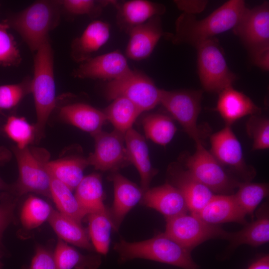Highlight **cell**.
Instances as JSON below:
<instances>
[{
  "label": "cell",
  "instance_id": "e0dca14e",
  "mask_svg": "<svg viewBox=\"0 0 269 269\" xmlns=\"http://www.w3.org/2000/svg\"><path fill=\"white\" fill-rule=\"evenodd\" d=\"M128 33L130 38L126 54L136 61L148 57L163 34L159 16L132 28Z\"/></svg>",
  "mask_w": 269,
  "mask_h": 269
},
{
  "label": "cell",
  "instance_id": "7402d4cb",
  "mask_svg": "<svg viewBox=\"0 0 269 269\" xmlns=\"http://www.w3.org/2000/svg\"><path fill=\"white\" fill-rule=\"evenodd\" d=\"M125 144L131 163L137 169L140 177V188L144 193L157 170L152 166L148 149L144 138L133 128L125 134Z\"/></svg>",
  "mask_w": 269,
  "mask_h": 269
},
{
  "label": "cell",
  "instance_id": "f35d334b",
  "mask_svg": "<svg viewBox=\"0 0 269 269\" xmlns=\"http://www.w3.org/2000/svg\"><path fill=\"white\" fill-rule=\"evenodd\" d=\"M115 0H65L62 1L65 9L74 14L97 16L103 8L109 4L115 5Z\"/></svg>",
  "mask_w": 269,
  "mask_h": 269
},
{
  "label": "cell",
  "instance_id": "2e32d148",
  "mask_svg": "<svg viewBox=\"0 0 269 269\" xmlns=\"http://www.w3.org/2000/svg\"><path fill=\"white\" fill-rule=\"evenodd\" d=\"M114 185V198L109 210L113 230L118 231L127 214L140 202L144 192L136 184L120 173L115 172L109 177Z\"/></svg>",
  "mask_w": 269,
  "mask_h": 269
},
{
  "label": "cell",
  "instance_id": "4316f807",
  "mask_svg": "<svg viewBox=\"0 0 269 269\" xmlns=\"http://www.w3.org/2000/svg\"><path fill=\"white\" fill-rule=\"evenodd\" d=\"M75 190V197L86 216L108 210L104 203V193L99 174L84 176Z\"/></svg>",
  "mask_w": 269,
  "mask_h": 269
},
{
  "label": "cell",
  "instance_id": "d4e9b609",
  "mask_svg": "<svg viewBox=\"0 0 269 269\" xmlns=\"http://www.w3.org/2000/svg\"><path fill=\"white\" fill-rule=\"evenodd\" d=\"M256 216V220L247 223L240 231L231 232L228 239L231 247L236 248L243 244L257 247L269 242V214L267 203L257 210Z\"/></svg>",
  "mask_w": 269,
  "mask_h": 269
},
{
  "label": "cell",
  "instance_id": "9c48e42d",
  "mask_svg": "<svg viewBox=\"0 0 269 269\" xmlns=\"http://www.w3.org/2000/svg\"><path fill=\"white\" fill-rule=\"evenodd\" d=\"M164 233L190 252L210 239L228 240L231 233L220 226L209 224L197 216L187 213L166 219Z\"/></svg>",
  "mask_w": 269,
  "mask_h": 269
},
{
  "label": "cell",
  "instance_id": "ffe728a7",
  "mask_svg": "<svg viewBox=\"0 0 269 269\" xmlns=\"http://www.w3.org/2000/svg\"><path fill=\"white\" fill-rule=\"evenodd\" d=\"M216 111L226 125L230 126L248 115H259L261 109L247 95L228 87L219 93Z\"/></svg>",
  "mask_w": 269,
  "mask_h": 269
},
{
  "label": "cell",
  "instance_id": "8992f818",
  "mask_svg": "<svg viewBox=\"0 0 269 269\" xmlns=\"http://www.w3.org/2000/svg\"><path fill=\"white\" fill-rule=\"evenodd\" d=\"M196 150L184 159L185 168L214 194H234L241 182L228 174L201 141L195 142Z\"/></svg>",
  "mask_w": 269,
  "mask_h": 269
},
{
  "label": "cell",
  "instance_id": "83f0119b",
  "mask_svg": "<svg viewBox=\"0 0 269 269\" xmlns=\"http://www.w3.org/2000/svg\"><path fill=\"white\" fill-rule=\"evenodd\" d=\"M88 165L87 158L70 156L48 161L46 167L51 177L73 191L84 177V170Z\"/></svg>",
  "mask_w": 269,
  "mask_h": 269
},
{
  "label": "cell",
  "instance_id": "ba28073f",
  "mask_svg": "<svg viewBox=\"0 0 269 269\" xmlns=\"http://www.w3.org/2000/svg\"><path fill=\"white\" fill-rule=\"evenodd\" d=\"M196 48L198 53L199 77L204 89L219 93L232 86L237 76L229 68L215 37L201 43Z\"/></svg>",
  "mask_w": 269,
  "mask_h": 269
},
{
  "label": "cell",
  "instance_id": "836d02e7",
  "mask_svg": "<svg viewBox=\"0 0 269 269\" xmlns=\"http://www.w3.org/2000/svg\"><path fill=\"white\" fill-rule=\"evenodd\" d=\"M237 188V191L234 194L237 203L246 216L253 217L257 207L269 195V184L267 183L242 182Z\"/></svg>",
  "mask_w": 269,
  "mask_h": 269
},
{
  "label": "cell",
  "instance_id": "5bb4252c",
  "mask_svg": "<svg viewBox=\"0 0 269 269\" xmlns=\"http://www.w3.org/2000/svg\"><path fill=\"white\" fill-rule=\"evenodd\" d=\"M131 70L126 57L117 50L90 58L74 70L73 74L78 78L111 81L123 77Z\"/></svg>",
  "mask_w": 269,
  "mask_h": 269
},
{
  "label": "cell",
  "instance_id": "4fadbf2b",
  "mask_svg": "<svg viewBox=\"0 0 269 269\" xmlns=\"http://www.w3.org/2000/svg\"><path fill=\"white\" fill-rule=\"evenodd\" d=\"M92 135L95 139V150L87 158L89 165L101 171H115L131 163L125 134L115 130L111 133L101 130Z\"/></svg>",
  "mask_w": 269,
  "mask_h": 269
},
{
  "label": "cell",
  "instance_id": "484cf974",
  "mask_svg": "<svg viewBox=\"0 0 269 269\" xmlns=\"http://www.w3.org/2000/svg\"><path fill=\"white\" fill-rule=\"evenodd\" d=\"M58 238L66 243L91 251L94 247L82 224L53 209L48 221Z\"/></svg>",
  "mask_w": 269,
  "mask_h": 269
},
{
  "label": "cell",
  "instance_id": "30bf717a",
  "mask_svg": "<svg viewBox=\"0 0 269 269\" xmlns=\"http://www.w3.org/2000/svg\"><path fill=\"white\" fill-rule=\"evenodd\" d=\"M202 92L193 90L161 91L160 103L195 142H202L197 125Z\"/></svg>",
  "mask_w": 269,
  "mask_h": 269
},
{
  "label": "cell",
  "instance_id": "bcb514c9",
  "mask_svg": "<svg viewBox=\"0 0 269 269\" xmlns=\"http://www.w3.org/2000/svg\"><path fill=\"white\" fill-rule=\"evenodd\" d=\"M0 269H2V265L0 262Z\"/></svg>",
  "mask_w": 269,
  "mask_h": 269
},
{
  "label": "cell",
  "instance_id": "8fae6325",
  "mask_svg": "<svg viewBox=\"0 0 269 269\" xmlns=\"http://www.w3.org/2000/svg\"><path fill=\"white\" fill-rule=\"evenodd\" d=\"M233 30L250 52L253 60L269 52L268 1L252 9L247 8Z\"/></svg>",
  "mask_w": 269,
  "mask_h": 269
},
{
  "label": "cell",
  "instance_id": "9a60e30c",
  "mask_svg": "<svg viewBox=\"0 0 269 269\" xmlns=\"http://www.w3.org/2000/svg\"><path fill=\"white\" fill-rule=\"evenodd\" d=\"M168 182L177 188L185 200L188 211L195 214L215 194L198 181L187 169L178 164H171L168 170Z\"/></svg>",
  "mask_w": 269,
  "mask_h": 269
},
{
  "label": "cell",
  "instance_id": "7a4b0ae2",
  "mask_svg": "<svg viewBox=\"0 0 269 269\" xmlns=\"http://www.w3.org/2000/svg\"><path fill=\"white\" fill-rule=\"evenodd\" d=\"M114 250L123 263L136 259H146L173 265L184 269H197L191 252L185 249L164 233L139 242H129L121 239Z\"/></svg>",
  "mask_w": 269,
  "mask_h": 269
},
{
  "label": "cell",
  "instance_id": "8d00e7d4",
  "mask_svg": "<svg viewBox=\"0 0 269 269\" xmlns=\"http://www.w3.org/2000/svg\"><path fill=\"white\" fill-rule=\"evenodd\" d=\"M7 22L0 23V65H17L21 60L19 51L13 37L8 31Z\"/></svg>",
  "mask_w": 269,
  "mask_h": 269
},
{
  "label": "cell",
  "instance_id": "d6a6232c",
  "mask_svg": "<svg viewBox=\"0 0 269 269\" xmlns=\"http://www.w3.org/2000/svg\"><path fill=\"white\" fill-rule=\"evenodd\" d=\"M142 124L146 137L162 146L170 142L177 131L172 119L162 114L147 115L143 119Z\"/></svg>",
  "mask_w": 269,
  "mask_h": 269
},
{
  "label": "cell",
  "instance_id": "ab89813d",
  "mask_svg": "<svg viewBox=\"0 0 269 269\" xmlns=\"http://www.w3.org/2000/svg\"><path fill=\"white\" fill-rule=\"evenodd\" d=\"M0 200V256H1L4 252L1 241L3 233L9 224L15 222L14 212L17 198L5 193L1 195Z\"/></svg>",
  "mask_w": 269,
  "mask_h": 269
},
{
  "label": "cell",
  "instance_id": "3957f363",
  "mask_svg": "<svg viewBox=\"0 0 269 269\" xmlns=\"http://www.w3.org/2000/svg\"><path fill=\"white\" fill-rule=\"evenodd\" d=\"M33 77L30 84L34 101L36 140L43 135L45 126L56 103L53 51L49 40L36 51Z\"/></svg>",
  "mask_w": 269,
  "mask_h": 269
},
{
  "label": "cell",
  "instance_id": "6da1fadb",
  "mask_svg": "<svg viewBox=\"0 0 269 269\" xmlns=\"http://www.w3.org/2000/svg\"><path fill=\"white\" fill-rule=\"evenodd\" d=\"M247 8L243 0H230L202 19L183 12L176 20L175 32L167 37L174 44L187 43L196 47L217 34L233 29Z\"/></svg>",
  "mask_w": 269,
  "mask_h": 269
},
{
  "label": "cell",
  "instance_id": "603a6c76",
  "mask_svg": "<svg viewBox=\"0 0 269 269\" xmlns=\"http://www.w3.org/2000/svg\"><path fill=\"white\" fill-rule=\"evenodd\" d=\"M110 35L109 24L101 20H94L85 28L80 36L73 41L71 56L73 59L83 63L90 59L108 40Z\"/></svg>",
  "mask_w": 269,
  "mask_h": 269
},
{
  "label": "cell",
  "instance_id": "44dd1931",
  "mask_svg": "<svg viewBox=\"0 0 269 269\" xmlns=\"http://www.w3.org/2000/svg\"><path fill=\"white\" fill-rule=\"evenodd\" d=\"M115 7L118 9V26L127 32L153 17L162 14L165 11L163 5L145 0H132L122 3L117 2Z\"/></svg>",
  "mask_w": 269,
  "mask_h": 269
},
{
  "label": "cell",
  "instance_id": "d590c367",
  "mask_svg": "<svg viewBox=\"0 0 269 269\" xmlns=\"http://www.w3.org/2000/svg\"><path fill=\"white\" fill-rule=\"evenodd\" d=\"M3 130L19 149L28 147L36 137L35 126L29 124L23 117L15 116L9 117L3 126Z\"/></svg>",
  "mask_w": 269,
  "mask_h": 269
},
{
  "label": "cell",
  "instance_id": "7c38bea8",
  "mask_svg": "<svg viewBox=\"0 0 269 269\" xmlns=\"http://www.w3.org/2000/svg\"><path fill=\"white\" fill-rule=\"evenodd\" d=\"M210 152L223 166L243 179L250 181L256 175L255 169L248 165L244 159L241 144L231 126H226L210 137Z\"/></svg>",
  "mask_w": 269,
  "mask_h": 269
},
{
  "label": "cell",
  "instance_id": "1f68e13d",
  "mask_svg": "<svg viewBox=\"0 0 269 269\" xmlns=\"http://www.w3.org/2000/svg\"><path fill=\"white\" fill-rule=\"evenodd\" d=\"M51 199L61 214L81 223L86 214L80 207L72 191L66 185L51 177Z\"/></svg>",
  "mask_w": 269,
  "mask_h": 269
},
{
  "label": "cell",
  "instance_id": "52a82bcc",
  "mask_svg": "<svg viewBox=\"0 0 269 269\" xmlns=\"http://www.w3.org/2000/svg\"><path fill=\"white\" fill-rule=\"evenodd\" d=\"M161 91L145 74L131 70L123 77L109 81L105 87V94L109 100L119 97L126 98L143 112L160 104Z\"/></svg>",
  "mask_w": 269,
  "mask_h": 269
},
{
  "label": "cell",
  "instance_id": "7bdbcfd3",
  "mask_svg": "<svg viewBox=\"0 0 269 269\" xmlns=\"http://www.w3.org/2000/svg\"><path fill=\"white\" fill-rule=\"evenodd\" d=\"M174 2L183 12L193 15L203 11L207 4L205 0H175Z\"/></svg>",
  "mask_w": 269,
  "mask_h": 269
},
{
  "label": "cell",
  "instance_id": "ac0fdd59",
  "mask_svg": "<svg viewBox=\"0 0 269 269\" xmlns=\"http://www.w3.org/2000/svg\"><path fill=\"white\" fill-rule=\"evenodd\" d=\"M140 203L159 212L165 219L188 211L181 193L168 182L158 186L149 188L144 193Z\"/></svg>",
  "mask_w": 269,
  "mask_h": 269
},
{
  "label": "cell",
  "instance_id": "277c9868",
  "mask_svg": "<svg viewBox=\"0 0 269 269\" xmlns=\"http://www.w3.org/2000/svg\"><path fill=\"white\" fill-rule=\"evenodd\" d=\"M59 18L55 2L40 0L33 3L8 21L21 36L30 50L36 51L48 40L49 31Z\"/></svg>",
  "mask_w": 269,
  "mask_h": 269
},
{
  "label": "cell",
  "instance_id": "e575fe53",
  "mask_svg": "<svg viewBox=\"0 0 269 269\" xmlns=\"http://www.w3.org/2000/svg\"><path fill=\"white\" fill-rule=\"evenodd\" d=\"M53 208L45 201L35 196L29 195L21 209L20 220L27 230L35 229L49 218Z\"/></svg>",
  "mask_w": 269,
  "mask_h": 269
},
{
  "label": "cell",
  "instance_id": "4dcf8cb0",
  "mask_svg": "<svg viewBox=\"0 0 269 269\" xmlns=\"http://www.w3.org/2000/svg\"><path fill=\"white\" fill-rule=\"evenodd\" d=\"M88 234L94 248L106 255L109 249L111 234L113 229L109 210L88 214Z\"/></svg>",
  "mask_w": 269,
  "mask_h": 269
},
{
  "label": "cell",
  "instance_id": "cb8c5ba5",
  "mask_svg": "<svg viewBox=\"0 0 269 269\" xmlns=\"http://www.w3.org/2000/svg\"><path fill=\"white\" fill-rule=\"evenodd\" d=\"M62 120L93 135L102 130L107 121L103 111L84 103L62 107L59 112Z\"/></svg>",
  "mask_w": 269,
  "mask_h": 269
},
{
  "label": "cell",
  "instance_id": "74e56055",
  "mask_svg": "<svg viewBox=\"0 0 269 269\" xmlns=\"http://www.w3.org/2000/svg\"><path fill=\"white\" fill-rule=\"evenodd\" d=\"M248 135L253 139L252 150H263L269 147V121L267 118L253 115L247 123Z\"/></svg>",
  "mask_w": 269,
  "mask_h": 269
},
{
  "label": "cell",
  "instance_id": "b9f144b4",
  "mask_svg": "<svg viewBox=\"0 0 269 269\" xmlns=\"http://www.w3.org/2000/svg\"><path fill=\"white\" fill-rule=\"evenodd\" d=\"M23 269H58L53 253L46 247L38 245L30 265Z\"/></svg>",
  "mask_w": 269,
  "mask_h": 269
},
{
  "label": "cell",
  "instance_id": "f6af8a7d",
  "mask_svg": "<svg viewBox=\"0 0 269 269\" xmlns=\"http://www.w3.org/2000/svg\"><path fill=\"white\" fill-rule=\"evenodd\" d=\"M247 269H269V255H266L256 260Z\"/></svg>",
  "mask_w": 269,
  "mask_h": 269
},
{
  "label": "cell",
  "instance_id": "5b68a950",
  "mask_svg": "<svg viewBox=\"0 0 269 269\" xmlns=\"http://www.w3.org/2000/svg\"><path fill=\"white\" fill-rule=\"evenodd\" d=\"M12 150L16 159L19 175L10 192L17 198L32 192L51 198V177L46 167L48 160L46 151L31 150L28 146L23 149L13 146Z\"/></svg>",
  "mask_w": 269,
  "mask_h": 269
},
{
  "label": "cell",
  "instance_id": "f546056e",
  "mask_svg": "<svg viewBox=\"0 0 269 269\" xmlns=\"http://www.w3.org/2000/svg\"><path fill=\"white\" fill-rule=\"evenodd\" d=\"M103 112L115 130L124 134L132 128L134 123L142 113L134 103L122 97L114 99Z\"/></svg>",
  "mask_w": 269,
  "mask_h": 269
},
{
  "label": "cell",
  "instance_id": "d6986e66",
  "mask_svg": "<svg viewBox=\"0 0 269 269\" xmlns=\"http://www.w3.org/2000/svg\"><path fill=\"white\" fill-rule=\"evenodd\" d=\"M204 222L219 226L227 223H248L246 215L237 203L233 194H214L197 213L194 214Z\"/></svg>",
  "mask_w": 269,
  "mask_h": 269
},
{
  "label": "cell",
  "instance_id": "60d3db41",
  "mask_svg": "<svg viewBox=\"0 0 269 269\" xmlns=\"http://www.w3.org/2000/svg\"><path fill=\"white\" fill-rule=\"evenodd\" d=\"M26 91L22 83L0 85V110H9L16 106Z\"/></svg>",
  "mask_w": 269,
  "mask_h": 269
},
{
  "label": "cell",
  "instance_id": "f1b7e54d",
  "mask_svg": "<svg viewBox=\"0 0 269 269\" xmlns=\"http://www.w3.org/2000/svg\"><path fill=\"white\" fill-rule=\"evenodd\" d=\"M58 269H97L101 264L98 256H85L58 238L53 252Z\"/></svg>",
  "mask_w": 269,
  "mask_h": 269
},
{
  "label": "cell",
  "instance_id": "ee69618b",
  "mask_svg": "<svg viewBox=\"0 0 269 269\" xmlns=\"http://www.w3.org/2000/svg\"><path fill=\"white\" fill-rule=\"evenodd\" d=\"M10 158L9 151L4 147H0V165H1L7 162ZM11 185L6 183L0 177V190H5L10 191Z\"/></svg>",
  "mask_w": 269,
  "mask_h": 269
}]
</instances>
